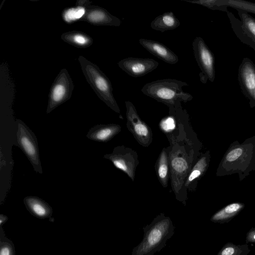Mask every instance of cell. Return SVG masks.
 <instances>
[{"mask_svg": "<svg viewBox=\"0 0 255 255\" xmlns=\"http://www.w3.org/2000/svg\"><path fill=\"white\" fill-rule=\"evenodd\" d=\"M18 146L25 154L34 170L40 174L42 169L40 160L37 140L33 131L20 120L16 121Z\"/></svg>", "mask_w": 255, "mask_h": 255, "instance_id": "6", "label": "cell"}, {"mask_svg": "<svg viewBox=\"0 0 255 255\" xmlns=\"http://www.w3.org/2000/svg\"><path fill=\"white\" fill-rule=\"evenodd\" d=\"M121 129V126L117 124L97 125L90 129L86 136L94 141L107 142L118 134Z\"/></svg>", "mask_w": 255, "mask_h": 255, "instance_id": "17", "label": "cell"}, {"mask_svg": "<svg viewBox=\"0 0 255 255\" xmlns=\"http://www.w3.org/2000/svg\"><path fill=\"white\" fill-rule=\"evenodd\" d=\"M251 252L247 244L236 245L233 243H226L217 255H248Z\"/></svg>", "mask_w": 255, "mask_h": 255, "instance_id": "23", "label": "cell"}, {"mask_svg": "<svg viewBox=\"0 0 255 255\" xmlns=\"http://www.w3.org/2000/svg\"><path fill=\"white\" fill-rule=\"evenodd\" d=\"M170 136L169 161L172 190L176 198L186 205L185 180L194 163L200 155L201 144L195 145L183 134Z\"/></svg>", "mask_w": 255, "mask_h": 255, "instance_id": "1", "label": "cell"}, {"mask_svg": "<svg viewBox=\"0 0 255 255\" xmlns=\"http://www.w3.org/2000/svg\"><path fill=\"white\" fill-rule=\"evenodd\" d=\"M194 57L200 69V81L206 84L208 80L214 82L215 78V56L203 39L196 37L193 41Z\"/></svg>", "mask_w": 255, "mask_h": 255, "instance_id": "7", "label": "cell"}, {"mask_svg": "<svg viewBox=\"0 0 255 255\" xmlns=\"http://www.w3.org/2000/svg\"><path fill=\"white\" fill-rule=\"evenodd\" d=\"M169 151V146L163 148L155 164V171L157 178L163 187L167 186L170 178Z\"/></svg>", "mask_w": 255, "mask_h": 255, "instance_id": "20", "label": "cell"}, {"mask_svg": "<svg viewBox=\"0 0 255 255\" xmlns=\"http://www.w3.org/2000/svg\"><path fill=\"white\" fill-rule=\"evenodd\" d=\"M8 220V218L7 216L4 214H1L0 215V227H2V225H4Z\"/></svg>", "mask_w": 255, "mask_h": 255, "instance_id": "30", "label": "cell"}, {"mask_svg": "<svg viewBox=\"0 0 255 255\" xmlns=\"http://www.w3.org/2000/svg\"><path fill=\"white\" fill-rule=\"evenodd\" d=\"M210 158L211 155L209 150L200 154L185 180L184 188L186 193V189L191 191L196 189L198 182L204 176L208 168Z\"/></svg>", "mask_w": 255, "mask_h": 255, "instance_id": "14", "label": "cell"}, {"mask_svg": "<svg viewBox=\"0 0 255 255\" xmlns=\"http://www.w3.org/2000/svg\"><path fill=\"white\" fill-rule=\"evenodd\" d=\"M237 10L240 19L231 12L227 13L231 27L239 40L255 51V18L248 12L239 9Z\"/></svg>", "mask_w": 255, "mask_h": 255, "instance_id": "8", "label": "cell"}, {"mask_svg": "<svg viewBox=\"0 0 255 255\" xmlns=\"http://www.w3.org/2000/svg\"><path fill=\"white\" fill-rule=\"evenodd\" d=\"M118 66L133 77H142L156 69L159 63L151 58L128 57L120 61Z\"/></svg>", "mask_w": 255, "mask_h": 255, "instance_id": "13", "label": "cell"}, {"mask_svg": "<svg viewBox=\"0 0 255 255\" xmlns=\"http://www.w3.org/2000/svg\"><path fill=\"white\" fill-rule=\"evenodd\" d=\"M78 60L87 81L99 98L114 112L120 114L121 111L109 78L97 65L83 56H80Z\"/></svg>", "mask_w": 255, "mask_h": 255, "instance_id": "5", "label": "cell"}, {"mask_svg": "<svg viewBox=\"0 0 255 255\" xmlns=\"http://www.w3.org/2000/svg\"><path fill=\"white\" fill-rule=\"evenodd\" d=\"M255 170V136L243 142L233 141L230 145L216 171L218 177L238 174L241 181Z\"/></svg>", "mask_w": 255, "mask_h": 255, "instance_id": "2", "label": "cell"}, {"mask_svg": "<svg viewBox=\"0 0 255 255\" xmlns=\"http://www.w3.org/2000/svg\"><path fill=\"white\" fill-rule=\"evenodd\" d=\"M173 116L167 117L163 119L160 123V127L162 130L168 132L174 129L175 125V121Z\"/></svg>", "mask_w": 255, "mask_h": 255, "instance_id": "28", "label": "cell"}, {"mask_svg": "<svg viewBox=\"0 0 255 255\" xmlns=\"http://www.w3.org/2000/svg\"><path fill=\"white\" fill-rule=\"evenodd\" d=\"M127 127L140 145L148 146L153 140V133L150 128L139 116L134 105L126 101Z\"/></svg>", "mask_w": 255, "mask_h": 255, "instance_id": "9", "label": "cell"}, {"mask_svg": "<svg viewBox=\"0 0 255 255\" xmlns=\"http://www.w3.org/2000/svg\"><path fill=\"white\" fill-rule=\"evenodd\" d=\"M104 158L110 160L116 168L134 181L136 168L139 164L138 154L135 150L124 145H118L111 153L105 154Z\"/></svg>", "mask_w": 255, "mask_h": 255, "instance_id": "10", "label": "cell"}, {"mask_svg": "<svg viewBox=\"0 0 255 255\" xmlns=\"http://www.w3.org/2000/svg\"><path fill=\"white\" fill-rule=\"evenodd\" d=\"M141 242L133 248L131 255H154L165 247L167 242L174 234L171 219L162 213L143 228Z\"/></svg>", "mask_w": 255, "mask_h": 255, "instance_id": "3", "label": "cell"}, {"mask_svg": "<svg viewBox=\"0 0 255 255\" xmlns=\"http://www.w3.org/2000/svg\"><path fill=\"white\" fill-rule=\"evenodd\" d=\"M73 84L67 71L62 69L51 86L46 113L49 114L71 96Z\"/></svg>", "mask_w": 255, "mask_h": 255, "instance_id": "11", "label": "cell"}, {"mask_svg": "<svg viewBox=\"0 0 255 255\" xmlns=\"http://www.w3.org/2000/svg\"><path fill=\"white\" fill-rule=\"evenodd\" d=\"M245 206V204L241 202L229 204L214 213L211 217L210 221L215 223H228L237 216Z\"/></svg>", "mask_w": 255, "mask_h": 255, "instance_id": "19", "label": "cell"}, {"mask_svg": "<svg viewBox=\"0 0 255 255\" xmlns=\"http://www.w3.org/2000/svg\"><path fill=\"white\" fill-rule=\"evenodd\" d=\"M188 84L180 80L173 79L157 80L145 84L141 89L145 95L162 103L168 107L179 102L186 103L191 101L193 97L182 90Z\"/></svg>", "mask_w": 255, "mask_h": 255, "instance_id": "4", "label": "cell"}, {"mask_svg": "<svg viewBox=\"0 0 255 255\" xmlns=\"http://www.w3.org/2000/svg\"><path fill=\"white\" fill-rule=\"evenodd\" d=\"M61 38L66 42L79 48H86L93 43L92 39L86 34L79 31L63 33Z\"/></svg>", "mask_w": 255, "mask_h": 255, "instance_id": "22", "label": "cell"}, {"mask_svg": "<svg viewBox=\"0 0 255 255\" xmlns=\"http://www.w3.org/2000/svg\"><path fill=\"white\" fill-rule=\"evenodd\" d=\"M23 203L27 210L36 218L45 219L50 218L52 215V208L49 204L37 196L25 197Z\"/></svg>", "mask_w": 255, "mask_h": 255, "instance_id": "18", "label": "cell"}, {"mask_svg": "<svg viewBox=\"0 0 255 255\" xmlns=\"http://www.w3.org/2000/svg\"><path fill=\"white\" fill-rule=\"evenodd\" d=\"M222 5L239 8L247 12L255 14V3L242 0H221Z\"/></svg>", "mask_w": 255, "mask_h": 255, "instance_id": "24", "label": "cell"}, {"mask_svg": "<svg viewBox=\"0 0 255 255\" xmlns=\"http://www.w3.org/2000/svg\"><path fill=\"white\" fill-rule=\"evenodd\" d=\"M246 243L255 245V228H251L247 233Z\"/></svg>", "mask_w": 255, "mask_h": 255, "instance_id": "29", "label": "cell"}, {"mask_svg": "<svg viewBox=\"0 0 255 255\" xmlns=\"http://www.w3.org/2000/svg\"><path fill=\"white\" fill-rule=\"evenodd\" d=\"M139 42L150 53L168 64H175L179 61L178 56L163 43L144 38L139 39Z\"/></svg>", "mask_w": 255, "mask_h": 255, "instance_id": "15", "label": "cell"}, {"mask_svg": "<svg viewBox=\"0 0 255 255\" xmlns=\"http://www.w3.org/2000/svg\"><path fill=\"white\" fill-rule=\"evenodd\" d=\"M82 19L97 25L119 26L121 24L119 18L111 14L106 9L95 6L87 9Z\"/></svg>", "mask_w": 255, "mask_h": 255, "instance_id": "16", "label": "cell"}, {"mask_svg": "<svg viewBox=\"0 0 255 255\" xmlns=\"http://www.w3.org/2000/svg\"><path fill=\"white\" fill-rule=\"evenodd\" d=\"M0 255H15L14 244L6 237L2 227H0Z\"/></svg>", "mask_w": 255, "mask_h": 255, "instance_id": "26", "label": "cell"}, {"mask_svg": "<svg viewBox=\"0 0 255 255\" xmlns=\"http://www.w3.org/2000/svg\"><path fill=\"white\" fill-rule=\"evenodd\" d=\"M180 25L179 19L172 11L165 12L156 17L151 22L152 29L164 32L173 30Z\"/></svg>", "mask_w": 255, "mask_h": 255, "instance_id": "21", "label": "cell"}, {"mask_svg": "<svg viewBox=\"0 0 255 255\" xmlns=\"http://www.w3.org/2000/svg\"><path fill=\"white\" fill-rule=\"evenodd\" d=\"M86 12V8L82 6L72 7L65 9L62 14L64 21L71 23L82 19Z\"/></svg>", "mask_w": 255, "mask_h": 255, "instance_id": "25", "label": "cell"}, {"mask_svg": "<svg viewBox=\"0 0 255 255\" xmlns=\"http://www.w3.org/2000/svg\"><path fill=\"white\" fill-rule=\"evenodd\" d=\"M184 1L197 4L214 10L227 12L228 6L222 5L220 0H182Z\"/></svg>", "mask_w": 255, "mask_h": 255, "instance_id": "27", "label": "cell"}, {"mask_svg": "<svg viewBox=\"0 0 255 255\" xmlns=\"http://www.w3.org/2000/svg\"><path fill=\"white\" fill-rule=\"evenodd\" d=\"M238 81L243 94L249 100L251 108L255 107V64L249 58H243L238 70Z\"/></svg>", "mask_w": 255, "mask_h": 255, "instance_id": "12", "label": "cell"}]
</instances>
